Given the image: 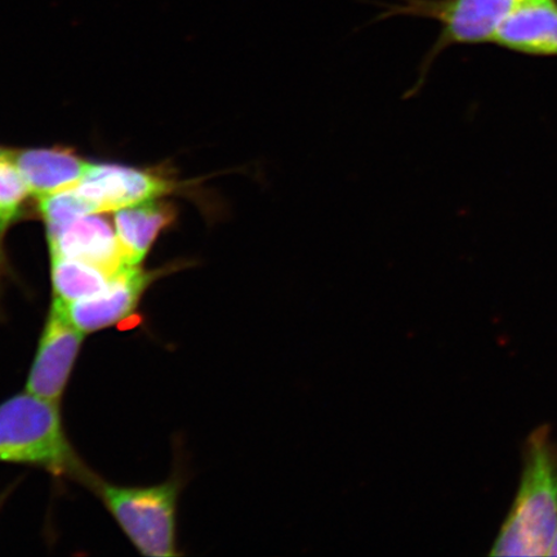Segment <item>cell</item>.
<instances>
[{
  "mask_svg": "<svg viewBox=\"0 0 557 557\" xmlns=\"http://www.w3.org/2000/svg\"><path fill=\"white\" fill-rule=\"evenodd\" d=\"M0 462L32 466L86 487L97 475L69 441L61 404L27 392L0 404Z\"/></svg>",
  "mask_w": 557,
  "mask_h": 557,
  "instance_id": "7a4b0ae2",
  "label": "cell"
},
{
  "mask_svg": "<svg viewBox=\"0 0 557 557\" xmlns=\"http://www.w3.org/2000/svg\"><path fill=\"white\" fill-rule=\"evenodd\" d=\"M493 46L527 58H557V0H520Z\"/></svg>",
  "mask_w": 557,
  "mask_h": 557,
  "instance_id": "9c48e42d",
  "label": "cell"
},
{
  "mask_svg": "<svg viewBox=\"0 0 557 557\" xmlns=\"http://www.w3.org/2000/svg\"><path fill=\"white\" fill-rule=\"evenodd\" d=\"M190 264L194 262H176L156 270H146L141 264L127 267L111 277L108 287L100 294L79 299V301L60 304L64 306L69 318L83 333L108 330L134 315L146 290L158 278Z\"/></svg>",
  "mask_w": 557,
  "mask_h": 557,
  "instance_id": "52a82bcc",
  "label": "cell"
},
{
  "mask_svg": "<svg viewBox=\"0 0 557 557\" xmlns=\"http://www.w3.org/2000/svg\"><path fill=\"white\" fill-rule=\"evenodd\" d=\"M177 218L176 206L157 199L117 209L114 213L115 232L125 262L129 267L141 264L159 235L173 226Z\"/></svg>",
  "mask_w": 557,
  "mask_h": 557,
  "instance_id": "8fae6325",
  "label": "cell"
},
{
  "mask_svg": "<svg viewBox=\"0 0 557 557\" xmlns=\"http://www.w3.org/2000/svg\"><path fill=\"white\" fill-rule=\"evenodd\" d=\"M13 487H15V484H12V486L7 487V490L0 493V510H2L7 499L11 496Z\"/></svg>",
  "mask_w": 557,
  "mask_h": 557,
  "instance_id": "2e32d148",
  "label": "cell"
},
{
  "mask_svg": "<svg viewBox=\"0 0 557 557\" xmlns=\"http://www.w3.org/2000/svg\"><path fill=\"white\" fill-rule=\"evenodd\" d=\"M557 528V443L547 424L528 436L520 483L492 556H547Z\"/></svg>",
  "mask_w": 557,
  "mask_h": 557,
  "instance_id": "6da1fadb",
  "label": "cell"
},
{
  "mask_svg": "<svg viewBox=\"0 0 557 557\" xmlns=\"http://www.w3.org/2000/svg\"><path fill=\"white\" fill-rule=\"evenodd\" d=\"M111 277L92 264L51 255V283L55 301L70 304L100 294L108 287Z\"/></svg>",
  "mask_w": 557,
  "mask_h": 557,
  "instance_id": "7c38bea8",
  "label": "cell"
},
{
  "mask_svg": "<svg viewBox=\"0 0 557 557\" xmlns=\"http://www.w3.org/2000/svg\"><path fill=\"white\" fill-rule=\"evenodd\" d=\"M185 485L183 473L150 486L111 484L96 475L88 490L102 505L137 548L149 557L178 556L177 506Z\"/></svg>",
  "mask_w": 557,
  "mask_h": 557,
  "instance_id": "277c9868",
  "label": "cell"
},
{
  "mask_svg": "<svg viewBox=\"0 0 557 557\" xmlns=\"http://www.w3.org/2000/svg\"><path fill=\"white\" fill-rule=\"evenodd\" d=\"M37 209L45 221L48 236L58 234L60 230L83 215L96 213L75 187L39 198Z\"/></svg>",
  "mask_w": 557,
  "mask_h": 557,
  "instance_id": "4fadbf2b",
  "label": "cell"
},
{
  "mask_svg": "<svg viewBox=\"0 0 557 557\" xmlns=\"http://www.w3.org/2000/svg\"><path fill=\"white\" fill-rule=\"evenodd\" d=\"M35 198L72 189L79 183L90 163L73 149L15 150L11 157Z\"/></svg>",
  "mask_w": 557,
  "mask_h": 557,
  "instance_id": "30bf717a",
  "label": "cell"
},
{
  "mask_svg": "<svg viewBox=\"0 0 557 557\" xmlns=\"http://www.w3.org/2000/svg\"><path fill=\"white\" fill-rule=\"evenodd\" d=\"M13 151L15 150L3 148V146H0V159L10 158L13 154Z\"/></svg>",
  "mask_w": 557,
  "mask_h": 557,
  "instance_id": "ac0fdd59",
  "label": "cell"
},
{
  "mask_svg": "<svg viewBox=\"0 0 557 557\" xmlns=\"http://www.w3.org/2000/svg\"><path fill=\"white\" fill-rule=\"evenodd\" d=\"M85 337L86 333L72 322L64 306L53 299L27 375L25 392L61 404Z\"/></svg>",
  "mask_w": 557,
  "mask_h": 557,
  "instance_id": "5b68a950",
  "label": "cell"
},
{
  "mask_svg": "<svg viewBox=\"0 0 557 557\" xmlns=\"http://www.w3.org/2000/svg\"><path fill=\"white\" fill-rule=\"evenodd\" d=\"M547 556H557V528L552 541V545H549Z\"/></svg>",
  "mask_w": 557,
  "mask_h": 557,
  "instance_id": "e0dca14e",
  "label": "cell"
},
{
  "mask_svg": "<svg viewBox=\"0 0 557 557\" xmlns=\"http://www.w3.org/2000/svg\"><path fill=\"white\" fill-rule=\"evenodd\" d=\"M51 255H59L99 268L111 276L129 267L120 239L100 213L75 220L53 236H48Z\"/></svg>",
  "mask_w": 557,
  "mask_h": 557,
  "instance_id": "ba28073f",
  "label": "cell"
},
{
  "mask_svg": "<svg viewBox=\"0 0 557 557\" xmlns=\"http://www.w3.org/2000/svg\"><path fill=\"white\" fill-rule=\"evenodd\" d=\"M11 225L12 224H10L3 215H0V295H2L5 278H9L12 275L9 259H7L4 250V236L7 230H9Z\"/></svg>",
  "mask_w": 557,
  "mask_h": 557,
  "instance_id": "9a60e30c",
  "label": "cell"
},
{
  "mask_svg": "<svg viewBox=\"0 0 557 557\" xmlns=\"http://www.w3.org/2000/svg\"><path fill=\"white\" fill-rule=\"evenodd\" d=\"M520 0H377L381 10L373 23L393 17L436 21L441 29L423 55L416 83L406 97L423 88L431 69L451 47L493 45L499 26Z\"/></svg>",
  "mask_w": 557,
  "mask_h": 557,
  "instance_id": "3957f363",
  "label": "cell"
},
{
  "mask_svg": "<svg viewBox=\"0 0 557 557\" xmlns=\"http://www.w3.org/2000/svg\"><path fill=\"white\" fill-rule=\"evenodd\" d=\"M11 157L0 159V215L13 224L26 214L33 194Z\"/></svg>",
  "mask_w": 557,
  "mask_h": 557,
  "instance_id": "5bb4252c",
  "label": "cell"
},
{
  "mask_svg": "<svg viewBox=\"0 0 557 557\" xmlns=\"http://www.w3.org/2000/svg\"><path fill=\"white\" fill-rule=\"evenodd\" d=\"M185 185L164 170L102 163L90 164L74 187L96 213H107L193 187Z\"/></svg>",
  "mask_w": 557,
  "mask_h": 557,
  "instance_id": "8992f818",
  "label": "cell"
}]
</instances>
